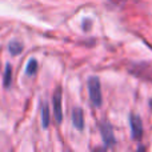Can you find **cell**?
<instances>
[{"instance_id": "6da1fadb", "label": "cell", "mask_w": 152, "mask_h": 152, "mask_svg": "<svg viewBox=\"0 0 152 152\" xmlns=\"http://www.w3.org/2000/svg\"><path fill=\"white\" fill-rule=\"evenodd\" d=\"M88 94L89 99H91L92 104L95 107H100L103 103V96H102V87H100V80L96 76H92L88 80Z\"/></svg>"}, {"instance_id": "7a4b0ae2", "label": "cell", "mask_w": 152, "mask_h": 152, "mask_svg": "<svg viewBox=\"0 0 152 152\" xmlns=\"http://www.w3.org/2000/svg\"><path fill=\"white\" fill-rule=\"evenodd\" d=\"M100 134H102L103 143H104L105 148H110L115 145L116 139H115V135H113V129H112V126L108 121H103L100 124Z\"/></svg>"}, {"instance_id": "3957f363", "label": "cell", "mask_w": 152, "mask_h": 152, "mask_svg": "<svg viewBox=\"0 0 152 152\" xmlns=\"http://www.w3.org/2000/svg\"><path fill=\"white\" fill-rule=\"evenodd\" d=\"M61 89L56 88L52 96V105H53V116L56 123H61L63 120V105H61Z\"/></svg>"}, {"instance_id": "277c9868", "label": "cell", "mask_w": 152, "mask_h": 152, "mask_svg": "<svg viewBox=\"0 0 152 152\" xmlns=\"http://www.w3.org/2000/svg\"><path fill=\"white\" fill-rule=\"evenodd\" d=\"M129 127H131V135L135 140H140L143 136V123L142 119L136 113H131L129 115Z\"/></svg>"}, {"instance_id": "5b68a950", "label": "cell", "mask_w": 152, "mask_h": 152, "mask_svg": "<svg viewBox=\"0 0 152 152\" xmlns=\"http://www.w3.org/2000/svg\"><path fill=\"white\" fill-rule=\"evenodd\" d=\"M72 124L76 129L79 131H83L84 128V113H83V110L79 107L74 108L72 111Z\"/></svg>"}, {"instance_id": "8992f818", "label": "cell", "mask_w": 152, "mask_h": 152, "mask_svg": "<svg viewBox=\"0 0 152 152\" xmlns=\"http://www.w3.org/2000/svg\"><path fill=\"white\" fill-rule=\"evenodd\" d=\"M40 112H42V126L43 128H47L50 126V119H51V112H50V107H48L47 102H43L40 104Z\"/></svg>"}, {"instance_id": "52a82bcc", "label": "cell", "mask_w": 152, "mask_h": 152, "mask_svg": "<svg viewBox=\"0 0 152 152\" xmlns=\"http://www.w3.org/2000/svg\"><path fill=\"white\" fill-rule=\"evenodd\" d=\"M8 51H10L11 55L16 56V55H19V53L23 51V45H21L19 42L13 40V42H11L10 44H8Z\"/></svg>"}, {"instance_id": "ba28073f", "label": "cell", "mask_w": 152, "mask_h": 152, "mask_svg": "<svg viewBox=\"0 0 152 152\" xmlns=\"http://www.w3.org/2000/svg\"><path fill=\"white\" fill-rule=\"evenodd\" d=\"M11 81H12V66L7 64L5 66V72H4V87L8 88L11 86Z\"/></svg>"}, {"instance_id": "9c48e42d", "label": "cell", "mask_w": 152, "mask_h": 152, "mask_svg": "<svg viewBox=\"0 0 152 152\" xmlns=\"http://www.w3.org/2000/svg\"><path fill=\"white\" fill-rule=\"evenodd\" d=\"M36 71H37V60L36 59H31V60L28 61V64H27L26 74L28 76H32L36 74Z\"/></svg>"}, {"instance_id": "30bf717a", "label": "cell", "mask_w": 152, "mask_h": 152, "mask_svg": "<svg viewBox=\"0 0 152 152\" xmlns=\"http://www.w3.org/2000/svg\"><path fill=\"white\" fill-rule=\"evenodd\" d=\"M111 1L115 3V4H123V3L126 1V0H111Z\"/></svg>"}, {"instance_id": "8fae6325", "label": "cell", "mask_w": 152, "mask_h": 152, "mask_svg": "<svg viewBox=\"0 0 152 152\" xmlns=\"http://www.w3.org/2000/svg\"><path fill=\"white\" fill-rule=\"evenodd\" d=\"M150 107H151V111H152V99H151V102H150Z\"/></svg>"}]
</instances>
